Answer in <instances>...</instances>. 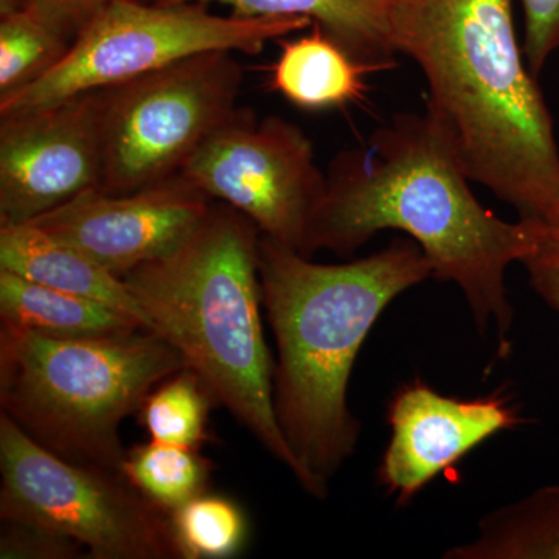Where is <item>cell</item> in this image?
Here are the masks:
<instances>
[{"instance_id": "11", "label": "cell", "mask_w": 559, "mask_h": 559, "mask_svg": "<svg viewBox=\"0 0 559 559\" xmlns=\"http://www.w3.org/2000/svg\"><path fill=\"white\" fill-rule=\"evenodd\" d=\"M212 207L179 173L131 193L87 191L31 224L123 277L179 248Z\"/></svg>"}, {"instance_id": "23", "label": "cell", "mask_w": 559, "mask_h": 559, "mask_svg": "<svg viewBox=\"0 0 559 559\" xmlns=\"http://www.w3.org/2000/svg\"><path fill=\"white\" fill-rule=\"evenodd\" d=\"M0 558L79 559L87 558V551L75 540L53 530L24 522L3 521Z\"/></svg>"}, {"instance_id": "22", "label": "cell", "mask_w": 559, "mask_h": 559, "mask_svg": "<svg viewBox=\"0 0 559 559\" xmlns=\"http://www.w3.org/2000/svg\"><path fill=\"white\" fill-rule=\"evenodd\" d=\"M528 226L532 246L521 264L530 285L559 316V213L550 219H522Z\"/></svg>"}, {"instance_id": "3", "label": "cell", "mask_w": 559, "mask_h": 559, "mask_svg": "<svg viewBox=\"0 0 559 559\" xmlns=\"http://www.w3.org/2000/svg\"><path fill=\"white\" fill-rule=\"evenodd\" d=\"M260 235L261 297L277 347L275 417L301 488L325 499L359 441L348 409L353 366L381 312L432 270L412 238L342 264L314 263Z\"/></svg>"}, {"instance_id": "7", "label": "cell", "mask_w": 559, "mask_h": 559, "mask_svg": "<svg viewBox=\"0 0 559 559\" xmlns=\"http://www.w3.org/2000/svg\"><path fill=\"white\" fill-rule=\"evenodd\" d=\"M0 518L53 530L92 559H180L170 514L121 471L60 457L0 415Z\"/></svg>"}, {"instance_id": "16", "label": "cell", "mask_w": 559, "mask_h": 559, "mask_svg": "<svg viewBox=\"0 0 559 559\" xmlns=\"http://www.w3.org/2000/svg\"><path fill=\"white\" fill-rule=\"evenodd\" d=\"M0 318L16 329L60 337L145 330L106 305L0 270Z\"/></svg>"}, {"instance_id": "20", "label": "cell", "mask_w": 559, "mask_h": 559, "mask_svg": "<svg viewBox=\"0 0 559 559\" xmlns=\"http://www.w3.org/2000/svg\"><path fill=\"white\" fill-rule=\"evenodd\" d=\"M207 388L186 367L160 382L140 407L142 425L151 440L178 447L200 448L207 441L210 404Z\"/></svg>"}, {"instance_id": "24", "label": "cell", "mask_w": 559, "mask_h": 559, "mask_svg": "<svg viewBox=\"0 0 559 559\" xmlns=\"http://www.w3.org/2000/svg\"><path fill=\"white\" fill-rule=\"evenodd\" d=\"M524 13L525 61L538 79L559 50V0H520Z\"/></svg>"}, {"instance_id": "18", "label": "cell", "mask_w": 559, "mask_h": 559, "mask_svg": "<svg viewBox=\"0 0 559 559\" xmlns=\"http://www.w3.org/2000/svg\"><path fill=\"white\" fill-rule=\"evenodd\" d=\"M212 463L197 448L151 440L127 451L121 474L150 502L173 513L207 491Z\"/></svg>"}, {"instance_id": "25", "label": "cell", "mask_w": 559, "mask_h": 559, "mask_svg": "<svg viewBox=\"0 0 559 559\" xmlns=\"http://www.w3.org/2000/svg\"><path fill=\"white\" fill-rule=\"evenodd\" d=\"M108 2L110 0H0V13L32 11L73 39Z\"/></svg>"}, {"instance_id": "4", "label": "cell", "mask_w": 559, "mask_h": 559, "mask_svg": "<svg viewBox=\"0 0 559 559\" xmlns=\"http://www.w3.org/2000/svg\"><path fill=\"white\" fill-rule=\"evenodd\" d=\"M255 224L215 205L179 248L123 278L148 329L178 349L213 403L290 473L296 460L275 417L274 367L263 322Z\"/></svg>"}, {"instance_id": "19", "label": "cell", "mask_w": 559, "mask_h": 559, "mask_svg": "<svg viewBox=\"0 0 559 559\" xmlns=\"http://www.w3.org/2000/svg\"><path fill=\"white\" fill-rule=\"evenodd\" d=\"M72 40L32 11L0 13V97L47 75L66 57Z\"/></svg>"}, {"instance_id": "14", "label": "cell", "mask_w": 559, "mask_h": 559, "mask_svg": "<svg viewBox=\"0 0 559 559\" xmlns=\"http://www.w3.org/2000/svg\"><path fill=\"white\" fill-rule=\"evenodd\" d=\"M165 5L219 3L248 17H308L356 61L374 72L396 64L389 0H151Z\"/></svg>"}, {"instance_id": "17", "label": "cell", "mask_w": 559, "mask_h": 559, "mask_svg": "<svg viewBox=\"0 0 559 559\" xmlns=\"http://www.w3.org/2000/svg\"><path fill=\"white\" fill-rule=\"evenodd\" d=\"M447 559H559V487H544L485 516L479 536Z\"/></svg>"}, {"instance_id": "2", "label": "cell", "mask_w": 559, "mask_h": 559, "mask_svg": "<svg viewBox=\"0 0 559 559\" xmlns=\"http://www.w3.org/2000/svg\"><path fill=\"white\" fill-rule=\"evenodd\" d=\"M389 24L396 50L428 83L426 116L471 182L520 219L557 216V134L511 0H389Z\"/></svg>"}, {"instance_id": "12", "label": "cell", "mask_w": 559, "mask_h": 559, "mask_svg": "<svg viewBox=\"0 0 559 559\" xmlns=\"http://www.w3.org/2000/svg\"><path fill=\"white\" fill-rule=\"evenodd\" d=\"M380 480L406 502L474 447L520 419L498 400L460 401L415 382L393 400Z\"/></svg>"}, {"instance_id": "10", "label": "cell", "mask_w": 559, "mask_h": 559, "mask_svg": "<svg viewBox=\"0 0 559 559\" xmlns=\"http://www.w3.org/2000/svg\"><path fill=\"white\" fill-rule=\"evenodd\" d=\"M103 94L0 116V224H27L100 190Z\"/></svg>"}, {"instance_id": "5", "label": "cell", "mask_w": 559, "mask_h": 559, "mask_svg": "<svg viewBox=\"0 0 559 559\" xmlns=\"http://www.w3.org/2000/svg\"><path fill=\"white\" fill-rule=\"evenodd\" d=\"M186 367L150 330L60 337L2 323L0 407L60 457L121 471V423Z\"/></svg>"}, {"instance_id": "6", "label": "cell", "mask_w": 559, "mask_h": 559, "mask_svg": "<svg viewBox=\"0 0 559 559\" xmlns=\"http://www.w3.org/2000/svg\"><path fill=\"white\" fill-rule=\"evenodd\" d=\"M312 24L308 17H248L210 13L202 3L110 0L86 22L47 75L0 97V116L105 90L207 51L255 57Z\"/></svg>"}, {"instance_id": "8", "label": "cell", "mask_w": 559, "mask_h": 559, "mask_svg": "<svg viewBox=\"0 0 559 559\" xmlns=\"http://www.w3.org/2000/svg\"><path fill=\"white\" fill-rule=\"evenodd\" d=\"M242 83L234 51H207L102 90L100 191L131 193L179 175L237 110Z\"/></svg>"}, {"instance_id": "9", "label": "cell", "mask_w": 559, "mask_h": 559, "mask_svg": "<svg viewBox=\"0 0 559 559\" xmlns=\"http://www.w3.org/2000/svg\"><path fill=\"white\" fill-rule=\"evenodd\" d=\"M210 200L248 216L266 237L300 252L325 190L311 140L278 116L237 108L179 171Z\"/></svg>"}, {"instance_id": "15", "label": "cell", "mask_w": 559, "mask_h": 559, "mask_svg": "<svg viewBox=\"0 0 559 559\" xmlns=\"http://www.w3.org/2000/svg\"><path fill=\"white\" fill-rule=\"evenodd\" d=\"M280 49L271 69L270 90L301 109L341 108L360 100L367 92L366 75L374 72L319 25L300 38H283Z\"/></svg>"}, {"instance_id": "1", "label": "cell", "mask_w": 559, "mask_h": 559, "mask_svg": "<svg viewBox=\"0 0 559 559\" xmlns=\"http://www.w3.org/2000/svg\"><path fill=\"white\" fill-rule=\"evenodd\" d=\"M469 182L426 114H396L333 160L300 252L349 255L382 230L404 231L432 277L457 285L477 326H495L506 349L513 320L507 271L524 259L532 237L525 221L485 209Z\"/></svg>"}, {"instance_id": "26", "label": "cell", "mask_w": 559, "mask_h": 559, "mask_svg": "<svg viewBox=\"0 0 559 559\" xmlns=\"http://www.w3.org/2000/svg\"><path fill=\"white\" fill-rule=\"evenodd\" d=\"M143 2H151V0H143Z\"/></svg>"}, {"instance_id": "21", "label": "cell", "mask_w": 559, "mask_h": 559, "mask_svg": "<svg viewBox=\"0 0 559 559\" xmlns=\"http://www.w3.org/2000/svg\"><path fill=\"white\" fill-rule=\"evenodd\" d=\"M180 559H226L248 543L249 524L237 502L205 491L170 513Z\"/></svg>"}, {"instance_id": "13", "label": "cell", "mask_w": 559, "mask_h": 559, "mask_svg": "<svg viewBox=\"0 0 559 559\" xmlns=\"http://www.w3.org/2000/svg\"><path fill=\"white\" fill-rule=\"evenodd\" d=\"M0 270L112 308L142 329L148 319L123 278L33 224H0Z\"/></svg>"}]
</instances>
